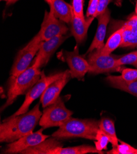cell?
<instances>
[{
	"label": "cell",
	"mask_w": 137,
	"mask_h": 154,
	"mask_svg": "<svg viewBox=\"0 0 137 154\" xmlns=\"http://www.w3.org/2000/svg\"><path fill=\"white\" fill-rule=\"evenodd\" d=\"M86 153H99L103 154V151H100L95 147L88 145H82L74 147H58L54 150L52 154H86Z\"/></svg>",
	"instance_id": "obj_18"
},
{
	"label": "cell",
	"mask_w": 137,
	"mask_h": 154,
	"mask_svg": "<svg viewBox=\"0 0 137 154\" xmlns=\"http://www.w3.org/2000/svg\"><path fill=\"white\" fill-rule=\"evenodd\" d=\"M1 1H6V2H7L8 0H1Z\"/></svg>",
	"instance_id": "obj_32"
},
{
	"label": "cell",
	"mask_w": 137,
	"mask_h": 154,
	"mask_svg": "<svg viewBox=\"0 0 137 154\" xmlns=\"http://www.w3.org/2000/svg\"><path fill=\"white\" fill-rule=\"evenodd\" d=\"M135 67H136V69H137V65H135Z\"/></svg>",
	"instance_id": "obj_33"
},
{
	"label": "cell",
	"mask_w": 137,
	"mask_h": 154,
	"mask_svg": "<svg viewBox=\"0 0 137 154\" xmlns=\"http://www.w3.org/2000/svg\"><path fill=\"white\" fill-rule=\"evenodd\" d=\"M99 127L108 136L113 147H116L119 144V140L116 135L114 121L107 117L102 118L100 120Z\"/></svg>",
	"instance_id": "obj_20"
},
{
	"label": "cell",
	"mask_w": 137,
	"mask_h": 154,
	"mask_svg": "<svg viewBox=\"0 0 137 154\" xmlns=\"http://www.w3.org/2000/svg\"><path fill=\"white\" fill-rule=\"evenodd\" d=\"M44 129L42 127L36 132L27 134L16 141L9 143L3 151V153L14 154L20 153L26 149L36 146L49 137L48 135L44 134Z\"/></svg>",
	"instance_id": "obj_10"
},
{
	"label": "cell",
	"mask_w": 137,
	"mask_h": 154,
	"mask_svg": "<svg viewBox=\"0 0 137 154\" xmlns=\"http://www.w3.org/2000/svg\"><path fill=\"white\" fill-rule=\"evenodd\" d=\"M65 71L51 74L48 76L45 75L44 71L41 72L40 79L31 88L26 94L25 101L20 108L12 116H16L26 112L32 103L43 94L48 87L54 81L61 78Z\"/></svg>",
	"instance_id": "obj_6"
},
{
	"label": "cell",
	"mask_w": 137,
	"mask_h": 154,
	"mask_svg": "<svg viewBox=\"0 0 137 154\" xmlns=\"http://www.w3.org/2000/svg\"><path fill=\"white\" fill-rule=\"evenodd\" d=\"M116 63L119 66L126 65L135 66L137 65V51L120 56V57L116 60Z\"/></svg>",
	"instance_id": "obj_24"
},
{
	"label": "cell",
	"mask_w": 137,
	"mask_h": 154,
	"mask_svg": "<svg viewBox=\"0 0 137 154\" xmlns=\"http://www.w3.org/2000/svg\"><path fill=\"white\" fill-rule=\"evenodd\" d=\"M99 1L100 0H90L89 3V6L86 12L87 18H95V14L97 12V9L99 5Z\"/></svg>",
	"instance_id": "obj_27"
},
{
	"label": "cell",
	"mask_w": 137,
	"mask_h": 154,
	"mask_svg": "<svg viewBox=\"0 0 137 154\" xmlns=\"http://www.w3.org/2000/svg\"><path fill=\"white\" fill-rule=\"evenodd\" d=\"M120 56L114 55H104L101 53V50H95L88 56L89 65V73L99 74L111 72L120 71L122 66L117 65L116 60Z\"/></svg>",
	"instance_id": "obj_5"
},
{
	"label": "cell",
	"mask_w": 137,
	"mask_h": 154,
	"mask_svg": "<svg viewBox=\"0 0 137 154\" xmlns=\"http://www.w3.org/2000/svg\"><path fill=\"white\" fill-rule=\"evenodd\" d=\"M136 48H137V46H136Z\"/></svg>",
	"instance_id": "obj_34"
},
{
	"label": "cell",
	"mask_w": 137,
	"mask_h": 154,
	"mask_svg": "<svg viewBox=\"0 0 137 154\" xmlns=\"http://www.w3.org/2000/svg\"><path fill=\"white\" fill-rule=\"evenodd\" d=\"M123 28L120 27L110 36L107 42L101 49V53L104 55L111 54L117 48L120 47L123 40Z\"/></svg>",
	"instance_id": "obj_19"
},
{
	"label": "cell",
	"mask_w": 137,
	"mask_h": 154,
	"mask_svg": "<svg viewBox=\"0 0 137 154\" xmlns=\"http://www.w3.org/2000/svg\"><path fill=\"white\" fill-rule=\"evenodd\" d=\"M39 106L38 103L29 112L4 120L0 125V142L11 143L33 133L42 114Z\"/></svg>",
	"instance_id": "obj_1"
},
{
	"label": "cell",
	"mask_w": 137,
	"mask_h": 154,
	"mask_svg": "<svg viewBox=\"0 0 137 154\" xmlns=\"http://www.w3.org/2000/svg\"><path fill=\"white\" fill-rule=\"evenodd\" d=\"M111 12L108 9L97 17L98 19V27L94 38L91 43L86 54H90L95 50H101L104 46L107 26L110 20Z\"/></svg>",
	"instance_id": "obj_13"
},
{
	"label": "cell",
	"mask_w": 137,
	"mask_h": 154,
	"mask_svg": "<svg viewBox=\"0 0 137 154\" xmlns=\"http://www.w3.org/2000/svg\"><path fill=\"white\" fill-rule=\"evenodd\" d=\"M111 1L112 0H100L97 12L95 14V18L106 11L108 9V6Z\"/></svg>",
	"instance_id": "obj_28"
},
{
	"label": "cell",
	"mask_w": 137,
	"mask_h": 154,
	"mask_svg": "<svg viewBox=\"0 0 137 154\" xmlns=\"http://www.w3.org/2000/svg\"><path fill=\"white\" fill-rule=\"evenodd\" d=\"M63 147L58 139L52 137V138H47L41 143L29 147L22 151V154H52V152L58 147Z\"/></svg>",
	"instance_id": "obj_16"
},
{
	"label": "cell",
	"mask_w": 137,
	"mask_h": 154,
	"mask_svg": "<svg viewBox=\"0 0 137 154\" xmlns=\"http://www.w3.org/2000/svg\"><path fill=\"white\" fill-rule=\"evenodd\" d=\"M17 1H19V0H8V1L6 2V4H7V5H9L15 3Z\"/></svg>",
	"instance_id": "obj_29"
},
{
	"label": "cell",
	"mask_w": 137,
	"mask_h": 154,
	"mask_svg": "<svg viewBox=\"0 0 137 154\" xmlns=\"http://www.w3.org/2000/svg\"><path fill=\"white\" fill-rule=\"evenodd\" d=\"M50 11L55 17L66 23H71L74 15L72 6L65 0H52L49 4Z\"/></svg>",
	"instance_id": "obj_14"
},
{
	"label": "cell",
	"mask_w": 137,
	"mask_h": 154,
	"mask_svg": "<svg viewBox=\"0 0 137 154\" xmlns=\"http://www.w3.org/2000/svg\"><path fill=\"white\" fill-rule=\"evenodd\" d=\"M123 28V40L120 47L135 48L137 46V29L126 24L121 26Z\"/></svg>",
	"instance_id": "obj_21"
},
{
	"label": "cell",
	"mask_w": 137,
	"mask_h": 154,
	"mask_svg": "<svg viewBox=\"0 0 137 154\" xmlns=\"http://www.w3.org/2000/svg\"><path fill=\"white\" fill-rule=\"evenodd\" d=\"M99 125L100 120L70 117L52 136L58 140L81 137L95 141L97 133L100 129Z\"/></svg>",
	"instance_id": "obj_2"
},
{
	"label": "cell",
	"mask_w": 137,
	"mask_h": 154,
	"mask_svg": "<svg viewBox=\"0 0 137 154\" xmlns=\"http://www.w3.org/2000/svg\"><path fill=\"white\" fill-rule=\"evenodd\" d=\"M69 36L67 35H60L43 41L32 65L39 69L46 65L53 54Z\"/></svg>",
	"instance_id": "obj_11"
},
{
	"label": "cell",
	"mask_w": 137,
	"mask_h": 154,
	"mask_svg": "<svg viewBox=\"0 0 137 154\" xmlns=\"http://www.w3.org/2000/svg\"><path fill=\"white\" fill-rule=\"evenodd\" d=\"M44 1L45 2H46L47 3H48L49 5L50 4V3L52 2V0H44Z\"/></svg>",
	"instance_id": "obj_31"
},
{
	"label": "cell",
	"mask_w": 137,
	"mask_h": 154,
	"mask_svg": "<svg viewBox=\"0 0 137 154\" xmlns=\"http://www.w3.org/2000/svg\"><path fill=\"white\" fill-rule=\"evenodd\" d=\"M42 42L36 35L25 48L18 52L10 72L11 75L17 76L30 67Z\"/></svg>",
	"instance_id": "obj_7"
},
{
	"label": "cell",
	"mask_w": 137,
	"mask_h": 154,
	"mask_svg": "<svg viewBox=\"0 0 137 154\" xmlns=\"http://www.w3.org/2000/svg\"><path fill=\"white\" fill-rule=\"evenodd\" d=\"M106 81L113 88L124 91L137 97V81L132 82H126L120 75H108Z\"/></svg>",
	"instance_id": "obj_17"
},
{
	"label": "cell",
	"mask_w": 137,
	"mask_h": 154,
	"mask_svg": "<svg viewBox=\"0 0 137 154\" xmlns=\"http://www.w3.org/2000/svg\"><path fill=\"white\" fill-rule=\"evenodd\" d=\"M68 32L66 23L55 17L51 11H45L40 31L36 36L40 41L43 42L57 36L66 35Z\"/></svg>",
	"instance_id": "obj_8"
},
{
	"label": "cell",
	"mask_w": 137,
	"mask_h": 154,
	"mask_svg": "<svg viewBox=\"0 0 137 154\" xmlns=\"http://www.w3.org/2000/svg\"><path fill=\"white\" fill-rule=\"evenodd\" d=\"M135 14L137 15V1H136V6H135Z\"/></svg>",
	"instance_id": "obj_30"
},
{
	"label": "cell",
	"mask_w": 137,
	"mask_h": 154,
	"mask_svg": "<svg viewBox=\"0 0 137 154\" xmlns=\"http://www.w3.org/2000/svg\"><path fill=\"white\" fill-rule=\"evenodd\" d=\"M72 7L75 16L85 19L84 15V0H73Z\"/></svg>",
	"instance_id": "obj_26"
},
{
	"label": "cell",
	"mask_w": 137,
	"mask_h": 154,
	"mask_svg": "<svg viewBox=\"0 0 137 154\" xmlns=\"http://www.w3.org/2000/svg\"><path fill=\"white\" fill-rule=\"evenodd\" d=\"M120 144L106 153L108 154H137V149L131 146L127 143L119 141Z\"/></svg>",
	"instance_id": "obj_22"
},
{
	"label": "cell",
	"mask_w": 137,
	"mask_h": 154,
	"mask_svg": "<svg viewBox=\"0 0 137 154\" xmlns=\"http://www.w3.org/2000/svg\"><path fill=\"white\" fill-rule=\"evenodd\" d=\"M62 56L68 65L71 78L83 80L86 74L89 72V65L88 61L79 54L78 45L71 52L64 51Z\"/></svg>",
	"instance_id": "obj_9"
},
{
	"label": "cell",
	"mask_w": 137,
	"mask_h": 154,
	"mask_svg": "<svg viewBox=\"0 0 137 154\" xmlns=\"http://www.w3.org/2000/svg\"><path fill=\"white\" fill-rule=\"evenodd\" d=\"M94 19L90 17L86 19L74 15L71 23V32L77 44H81L86 39L89 28Z\"/></svg>",
	"instance_id": "obj_15"
},
{
	"label": "cell",
	"mask_w": 137,
	"mask_h": 154,
	"mask_svg": "<svg viewBox=\"0 0 137 154\" xmlns=\"http://www.w3.org/2000/svg\"><path fill=\"white\" fill-rule=\"evenodd\" d=\"M41 72L40 69L32 65L17 76L11 75L8 82L7 100L2 107V111L11 106L19 96L26 94L40 79Z\"/></svg>",
	"instance_id": "obj_3"
},
{
	"label": "cell",
	"mask_w": 137,
	"mask_h": 154,
	"mask_svg": "<svg viewBox=\"0 0 137 154\" xmlns=\"http://www.w3.org/2000/svg\"><path fill=\"white\" fill-rule=\"evenodd\" d=\"M109 143H110V141L108 136L102 130L99 129L96 135V140L95 142L96 149L100 151L106 150Z\"/></svg>",
	"instance_id": "obj_23"
},
{
	"label": "cell",
	"mask_w": 137,
	"mask_h": 154,
	"mask_svg": "<svg viewBox=\"0 0 137 154\" xmlns=\"http://www.w3.org/2000/svg\"><path fill=\"white\" fill-rule=\"evenodd\" d=\"M120 78L126 82H132L137 81V69L124 68L121 71Z\"/></svg>",
	"instance_id": "obj_25"
},
{
	"label": "cell",
	"mask_w": 137,
	"mask_h": 154,
	"mask_svg": "<svg viewBox=\"0 0 137 154\" xmlns=\"http://www.w3.org/2000/svg\"><path fill=\"white\" fill-rule=\"evenodd\" d=\"M71 78L70 70L65 71L64 74L52 82L40 97V103L43 108L54 103L59 97L61 91Z\"/></svg>",
	"instance_id": "obj_12"
},
{
	"label": "cell",
	"mask_w": 137,
	"mask_h": 154,
	"mask_svg": "<svg viewBox=\"0 0 137 154\" xmlns=\"http://www.w3.org/2000/svg\"><path fill=\"white\" fill-rule=\"evenodd\" d=\"M68 109L62 97H59L54 103L44 108L39 125L44 129L60 127L73 115Z\"/></svg>",
	"instance_id": "obj_4"
}]
</instances>
